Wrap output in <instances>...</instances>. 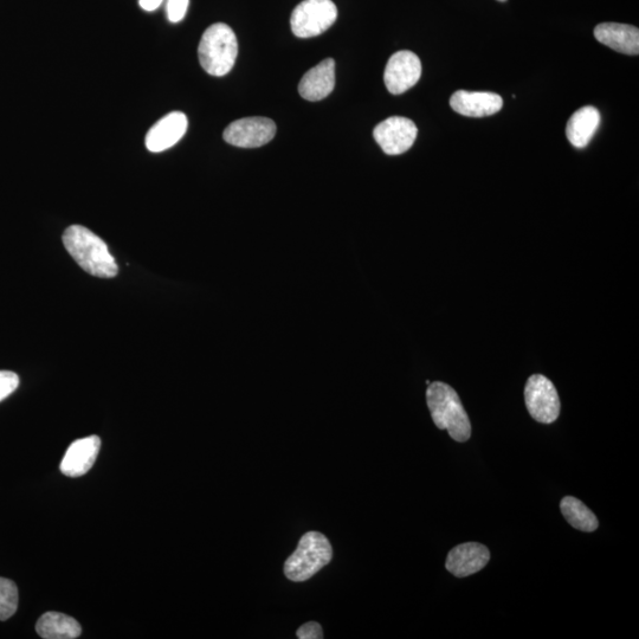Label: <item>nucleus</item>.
Segmentation results:
<instances>
[{
	"instance_id": "1",
	"label": "nucleus",
	"mask_w": 639,
	"mask_h": 639,
	"mask_svg": "<svg viewBox=\"0 0 639 639\" xmlns=\"http://www.w3.org/2000/svg\"><path fill=\"white\" fill-rule=\"evenodd\" d=\"M64 247L88 274L101 279L118 275V264L107 244L98 235L81 225H71L63 235Z\"/></svg>"
},
{
	"instance_id": "2",
	"label": "nucleus",
	"mask_w": 639,
	"mask_h": 639,
	"mask_svg": "<svg viewBox=\"0 0 639 639\" xmlns=\"http://www.w3.org/2000/svg\"><path fill=\"white\" fill-rule=\"evenodd\" d=\"M432 421L438 429L448 430L456 442H467L471 424L460 397L453 387L442 382L432 383L426 391Z\"/></svg>"
},
{
	"instance_id": "3",
	"label": "nucleus",
	"mask_w": 639,
	"mask_h": 639,
	"mask_svg": "<svg viewBox=\"0 0 639 639\" xmlns=\"http://www.w3.org/2000/svg\"><path fill=\"white\" fill-rule=\"evenodd\" d=\"M238 54L234 30L224 23L212 24L200 40L198 55L206 73L221 77L234 68Z\"/></svg>"
},
{
	"instance_id": "4",
	"label": "nucleus",
	"mask_w": 639,
	"mask_h": 639,
	"mask_svg": "<svg viewBox=\"0 0 639 639\" xmlns=\"http://www.w3.org/2000/svg\"><path fill=\"white\" fill-rule=\"evenodd\" d=\"M332 557V545L325 535L308 532L303 535L298 548L284 564V574L292 582H306L331 563Z\"/></svg>"
},
{
	"instance_id": "5",
	"label": "nucleus",
	"mask_w": 639,
	"mask_h": 639,
	"mask_svg": "<svg viewBox=\"0 0 639 639\" xmlns=\"http://www.w3.org/2000/svg\"><path fill=\"white\" fill-rule=\"evenodd\" d=\"M337 18L332 0H303L293 11L290 27L296 37L311 38L324 34Z\"/></svg>"
},
{
	"instance_id": "6",
	"label": "nucleus",
	"mask_w": 639,
	"mask_h": 639,
	"mask_svg": "<svg viewBox=\"0 0 639 639\" xmlns=\"http://www.w3.org/2000/svg\"><path fill=\"white\" fill-rule=\"evenodd\" d=\"M525 402L529 415L542 424L557 421L560 415V399L550 379L535 374L528 379L525 389Z\"/></svg>"
},
{
	"instance_id": "7",
	"label": "nucleus",
	"mask_w": 639,
	"mask_h": 639,
	"mask_svg": "<svg viewBox=\"0 0 639 639\" xmlns=\"http://www.w3.org/2000/svg\"><path fill=\"white\" fill-rule=\"evenodd\" d=\"M415 122L402 116H392L374 128L373 137L389 156L408 152L417 139Z\"/></svg>"
},
{
	"instance_id": "8",
	"label": "nucleus",
	"mask_w": 639,
	"mask_h": 639,
	"mask_svg": "<svg viewBox=\"0 0 639 639\" xmlns=\"http://www.w3.org/2000/svg\"><path fill=\"white\" fill-rule=\"evenodd\" d=\"M276 125L268 118H244L225 128L223 138L228 144L242 148H257L274 139Z\"/></svg>"
},
{
	"instance_id": "9",
	"label": "nucleus",
	"mask_w": 639,
	"mask_h": 639,
	"mask_svg": "<svg viewBox=\"0 0 639 639\" xmlns=\"http://www.w3.org/2000/svg\"><path fill=\"white\" fill-rule=\"evenodd\" d=\"M422 76V63L412 51H398L392 55L385 68L384 81L387 90L393 95L408 92L417 85Z\"/></svg>"
},
{
	"instance_id": "10",
	"label": "nucleus",
	"mask_w": 639,
	"mask_h": 639,
	"mask_svg": "<svg viewBox=\"0 0 639 639\" xmlns=\"http://www.w3.org/2000/svg\"><path fill=\"white\" fill-rule=\"evenodd\" d=\"M189 121L182 112H172L159 120L146 135L147 150L160 153L178 144L184 137Z\"/></svg>"
},
{
	"instance_id": "11",
	"label": "nucleus",
	"mask_w": 639,
	"mask_h": 639,
	"mask_svg": "<svg viewBox=\"0 0 639 639\" xmlns=\"http://www.w3.org/2000/svg\"><path fill=\"white\" fill-rule=\"evenodd\" d=\"M490 559L486 546L477 542L458 545L448 554L447 570L457 578H466L483 570Z\"/></svg>"
},
{
	"instance_id": "12",
	"label": "nucleus",
	"mask_w": 639,
	"mask_h": 639,
	"mask_svg": "<svg viewBox=\"0 0 639 639\" xmlns=\"http://www.w3.org/2000/svg\"><path fill=\"white\" fill-rule=\"evenodd\" d=\"M101 440L98 436H89L70 444L61 462L62 474L79 477L93 468L100 453Z\"/></svg>"
},
{
	"instance_id": "13",
	"label": "nucleus",
	"mask_w": 639,
	"mask_h": 639,
	"mask_svg": "<svg viewBox=\"0 0 639 639\" xmlns=\"http://www.w3.org/2000/svg\"><path fill=\"white\" fill-rule=\"evenodd\" d=\"M450 106L456 113L469 118H486L501 111L503 100L494 93L458 90L451 96Z\"/></svg>"
},
{
	"instance_id": "14",
	"label": "nucleus",
	"mask_w": 639,
	"mask_h": 639,
	"mask_svg": "<svg viewBox=\"0 0 639 639\" xmlns=\"http://www.w3.org/2000/svg\"><path fill=\"white\" fill-rule=\"evenodd\" d=\"M335 87V62L333 58H327L318 66L308 70L302 77L299 85V93L308 101H320L327 98Z\"/></svg>"
},
{
	"instance_id": "15",
	"label": "nucleus",
	"mask_w": 639,
	"mask_h": 639,
	"mask_svg": "<svg viewBox=\"0 0 639 639\" xmlns=\"http://www.w3.org/2000/svg\"><path fill=\"white\" fill-rule=\"evenodd\" d=\"M599 43L617 53L637 56L639 54V30L628 24L602 23L595 29Z\"/></svg>"
},
{
	"instance_id": "16",
	"label": "nucleus",
	"mask_w": 639,
	"mask_h": 639,
	"mask_svg": "<svg viewBox=\"0 0 639 639\" xmlns=\"http://www.w3.org/2000/svg\"><path fill=\"white\" fill-rule=\"evenodd\" d=\"M600 124L598 109L586 106L578 109L567 122L566 135L574 147L584 148L590 144Z\"/></svg>"
},
{
	"instance_id": "17",
	"label": "nucleus",
	"mask_w": 639,
	"mask_h": 639,
	"mask_svg": "<svg viewBox=\"0 0 639 639\" xmlns=\"http://www.w3.org/2000/svg\"><path fill=\"white\" fill-rule=\"evenodd\" d=\"M37 634L44 639H75L82 634L79 622L60 612H47L38 619Z\"/></svg>"
},
{
	"instance_id": "18",
	"label": "nucleus",
	"mask_w": 639,
	"mask_h": 639,
	"mask_svg": "<svg viewBox=\"0 0 639 639\" xmlns=\"http://www.w3.org/2000/svg\"><path fill=\"white\" fill-rule=\"evenodd\" d=\"M561 513L572 527L582 532H595L599 526L597 516L576 497L566 496L560 503Z\"/></svg>"
},
{
	"instance_id": "19",
	"label": "nucleus",
	"mask_w": 639,
	"mask_h": 639,
	"mask_svg": "<svg viewBox=\"0 0 639 639\" xmlns=\"http://www.w3.org/2000/svg\"><path fill=\"white\" fill-rule=\"evenodd\" d=\"M18 609L17 585L10 579L0 577V622L8 621Z\"/></svg>"
},
{
	"instance_id": "20",
	"label": "nucleus",
	"mask_w": 639,
	"mask_h": 639,
	"mask_svg": "<svg viewBox=\"0 0 639 639\" xmlns=\"http://www.w3.org/2000/svg\"><path fill=\"white\" fill-rule=\"evenodd\" d=\"M19 378L16 373L0 371V402L8 398L17 390Z\"/></svg>"
},
{
	"instance_id": "21",
	"label": "nucleus",
	"mask_w": 639,
	"mask_h": 639,
	"mask_svg": "<svg viewBox=\"0 0 639 639\" xmlns=\"http://www.w3.org/2000/svg\"><path fill=\"white\" fill-rule=\"evenodd\" d=\"M190 0H167V18L171 23L182 22L187 9H189Z\"/></svg>"
},
{
	"instance_id": "22",
	"label": "nucleus",
	"mask_w": 639,
	"mask_h": 639,
	"mask_svg": "<svg viewBox=\"0 0 639 639\" xmlns=\"http://www.w3.org/2000/svg\"><path fill=\"white\" fill-rule=\"evenodd\" d=\"M300 639H321L324 638V632H322L321 625L315 622H309L303 624L301 628L296 632Z\"/></svg>"
},
{
	"instance_id": "23",
	"label": "nucleus",
	"mask_w": 639,
	"mask_h": 639,
	"mask_svg": "<svg viewBox=\"0 0 639 639\" xmlns=\"http://www.w3.org/2000/svg\"><path fill=\"white\" fill-rule=\"evenodd\" d=\"M163 2L164 0H139L141 9L148 12L156 11Z\"/></svg>"
},
{
	"instance_id": "24",
	"label": "nucleus",
	"mask_w": 639,
	"mask_h": 639,
	"mask_svg": "<svg viewBox=\"0 0 639 639\" xmlns=\"http://www.w3.org/2000/svg\"><path fill=\"white\" fill-rule=\"evenodd\" d=\"M499 2H506V0H499Z\"/></svg>"
}]
</instances>
